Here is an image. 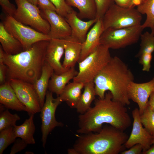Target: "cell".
<instances>
[{
	"label": "cell",
	"mask_w": 154,
	"mask_h": 154,
	"mask_svg": "<svg viewBox=\"0 0 154 154\" xmlns=\"http://www.w3.org/2000/svg\"><path fill=\"white\" fill-rule=\"evenodd\" d=\"M38 5L40 10H48L56 11L53 4L50 0H38Z\"/></svg>",
	"instance_id": "8d00e7d4"
},
{
	"label": "cell",
	"mask_w": 154,
	"mask_h": 154,
	"mask_svg": "<svg viewBox=\"0 0 154 154\" xmlns=\"http://www.w3.org/2000/svg\"><path fill=\"white\" fill-rule=\"evenodd\" d=\"M141 25L119 29H106L101 36L100 43L109 49H114L124 48L136 43L143 30Z\"/></svg>",
	"instance_id": "52a82bcc"
},
{
	"label": "cell",
	"mask_w": 154,
	"mask_h": 154,
	"mask_svg": "<svg viewBox=\"0 0 154 154\" xmlns=\"http://www.w3.org/2000/svg\"><path fill=\"white\" fill-rule=\"evenodd\" d=\"M77 135L68 154H118L125 150L129 136L124 131L110 125L93 132Z\"/></svg>",
	"instance_id": "3957f363"
},
{
	"label": "cell",
	"mask_w": 154,
	"mask_h": 154,
	"mask_svg": "<svg viewBox=\"0 0 154 154\" xmlns=\"http://www.w3.org/2000/svg\"><path fill=\"white\" fill-rule=\"evenodd\" d=\"M97 9V18L102 19L110 7L114 3V0H94Z\"/></svg>",
	"instance_id": "1f68e13d"
},
{
	"label": "cell",
	"mask_w": 154,
	"mask_h": 154,
	"mask_svg": "<svg viewBox=\"0 0 154 154\" xmlns=\"http://www.w3.org/2000/svg\"><path fill=\"white\" fill-rule=\"evenodd\" d=\"M154 91V77L149 81L143 83L131 82L127 88L130 100L137 103L140 115L147 106L149 97Z\"/></svg>",
	"instance_id": "4fadbf2b"
},
{
	"label": "cell",
	"mask_w": 154,
	"mask_h": 154,
	"mask_svg": "<svg viewBox=\"0 0 154 154\" xmlns=\"http://www.w3.org/2000/svg\"><path fill=\"white\" fill-rule=\"evenodd\" d=\"M140 119L144 127L152 136H154V111L147 106L140 115Z\"/></svg>",
	"instance_id": "4dcf8cb0"
},
{
	"label": "cell",
	"mask_w": 154,
	"mask_h": 154,
	"mask_svg": "<svg viewBox=\"0 0 154 154\" xmlns=\"http://www.w3.org/2000/svg\"><path fill=\"white\" fill-rule=\"evenodd\" d=\"M0 4L2 9L7 15L13 17L16 8L9 0H0Z\"/></svg>",
	"instance_id": "d590c367"
},
{
	"label": "cell",
	"mask_w": 154,
	"mask_h": 154,
	"mask_svg": "<svg viewBox=\"0 0 154 154\" xmlns=\"http://www.w3.org/2000/svg\"><path fill=\"white\" fill-rule=\"evenodd\" d=\"M17 8L13 17L17 21L36 29L38 31L48 35L50 28L48 21L42 17L38 6L27 0H15Z\"/></svg>",
	"instance_id": "ba28073f"
},
{
	"label": "cell",
	"mask_w": 154,
	"mask_h": 154,
	"mask_svg": "<svg viewBox=\"0 0 154 154\" xmlns=\"http://www.w3.org/2000/svg\"><path fill=\"white\" fill-rule=\"evenodd\" d=\"M132 0H114L117 5L123 7H130Z\"/></svg>",
	"instance_id": "ab89813d"
},
{
	"label": "cell",
	"mask_w": 154,
	"mask_h": 154,
	"mask_svg": "<svg viewBox=\"0 0 154 154\" xmlns=\"http://www.w3.org/2000/svg\"><path fill=\"white\" fill-rule=\"evenodd\" d=\"M70 7L77 8L79 11L78 17L81 19L89 20L97 18V9L94 0H66Z\"/></svg>",
	"instance_id": "cb8c5ba5"
},
{
	"label": "cell",
	"mask_w": 154,
	"mask_h": 154,
	"mask_svg": "<svg viewBox=\"0 0 154 154\" xmlns=\"http://www.w3.org/2000/svg\"><path fill=\"white\" fill-rule=\"evenodd\" d=\"M64 39H52L49 41L46 50L45 61L57 74L68 70L64 68L60 62L64 52Z\"/></svg>",
	"instance_id": "9a60e30c"
},
{
	"label": "cell",
	"mask_w": 154,
	"mask_h": 154,
	"mask_svg": "<svg viewBox=\"0 0 154 154\" xmlns=\"http://www.w3.org/2000/svg\"><path fill=\"white\" fill-rule=\"evenodd\" d=\"M9 81L19 99L26 108L29 116L40 112L41 108L33 84L16 79Z\"/></svg>",
	"instance_id": "8fae6325"
},
{
	"label": "cell",
	"mask_w": 154,
	"mask_h": 154,
	"mask_svg": "<svg viewBox=\"0 0 154 154\" xmlns=\"http://www.w3.org/2000/svg\"><path fill=\"white\" fill-rule=\"evenodd\" d=\"M13 127H10L0 131V154H3L7 147L16 139Z\"/></svg>",
	"instance_id": "f1b7e54d"
},
{
	"label": "cell",
	"mask_w": 154,
	"mask_h": 154,
	"mask_svg": "<svg viewBox=\"0 0 154 154\" xmlns=\"http://www.w3.org/2000/svg\"><path fill=\"white\" fill-rule=\"evenodd\" d=\"M2 23L6 30L21 42L24 51L37 42L52 39L48 35L22 23L12 16L7 15Z\"/></svg>",
	"instance_id": "9c48e42d"
},
{
	"label": "cell",
	"mask_w": 154,
	"mask_h": 154,
	"mask_svg": "<svg viewBox=\"0 0 154 154\" xmlns=\"http://www.w3.org/2000/svg\"><path fill=\"white\" fill-rule=\"evenodd\" d=\"M28 144L20 138L16 139L11 147L10 154H15L24 149Z\"/></svg>",
	"instance_id": "e575fe53"
},
{
	"label": "cell",
	"mask_w": 154,
	"mask_h": 154,
	"mask_svg": "<svg viewBox=\"0 0 154 154\" xmlns=\"http://www.w3.org/2000/svg\"><path fill=\"white\" fill-rule=\"evenodd\" d=\"M140 38V48L136 57L139 58L144 54H152L154 52V35L146 32L141 34Z\"/></svg>",
	"instance_id": "83f0119b"
},
{
	"label": "cell",
	"mask_w": 154,
	"mask_h": 154,
	"mask_svg": "<svg viewBox=\"0 0 154 154\" xmlns=\"http://www.w3.org/2000/svg\"><path fill=\"white\" fill-rule=\"evenodd\" d=\"M7 67L4 64H0V84L1 85L5 83L6 74H7Z\"/></svg>",
	"instance_id": "f35d334b"
},
{
	"label": "cell",
	"mask_w": 154,
	"mask_h": 154,
	"mask_svg": "<svg viewBox=\"0 0 154 154\" xmlns=\"http://www.w3.org/2000/svg\"><path fill=\"white\" fill-rule=\"evenodd\" d=\"M0 113V131L10 127H14L16 122L21 119L17 114H11L8 109Z\"/></svg>",
	"instance_id": "f546056e"
},
{
	"label": "cell",
	"mask_w": 154,
	"mask_h": 154,
	"mask_svg": "<svg viewBox=\"0 0 154 154\" xmlns=\"http://www.w3.org/2000/svg\"><path fill=\"white\" fill-rule=\"evenodd\" d=\"M104 30L119 29L141 25L142 14L134 7H123L115 3L102 18Z\"/></svg>",
	"instance_id": "8992f818"
},
{
	"label": "cell",
	"mask_w": 154,
	"mask_h": 154,
	"mask_svg": "<svg viewBox=\"0 0 154 154\" xmlns=\"http://www.w3.org/2000/svg\"><path fill=\"white\" fill-rule=\"evenodd\" d=\"M54 72L52 68L45 61L40 77L33 84L41 108L44 103L49 81Z\"/></svg>",
	"instance_id": "44dd1931"
},
{
	"label": "cell",
	"mask_w": 154,
	"mask_h": 154,
	"mask_svg": "<svg viewBox=\"0 0 154 154\" xmlns=\"http://www.w3.org/2000/svg\"><path fill=\"white\" fill-rule=\"evenodd\" d=\"M53 93L47 90L45 100L40 112L41 120V141L42 146L45 148L47 137L50 132L56 127H62L63 123L57 121L55 117V113L58 106L61 101L59 96L54 98Z\"/></svg>",
	"instance_id": "30bf717a"
},
{
	"label": "cell",
	"mask_w": 154,
	"mask_h": 154,
	"mask_svg": "<svg viewBox=\"0 0 154 154\" xmlns=\"http://www.w3.org/2000/svg\"><path fill=\"white\" fill-rule=\"evenodd\" d=\"M134 80L133 74L127 65L118 57H112L94 79L96 96L103 98L106 92L109 91L113 100L128 105L130 102L127 87Z\"/></svg>",
	"instance_id": "7a4b0ae2"
},
{
	"label": "cell",
	"mask_w": 154,
	"mask_h": 154,
	"mask_svg": "<svg viewBox=\"0 0 154 154\" xmlns=\"http://www.w3.org/2000/svg\"><path fill=\"white\" fill-rule=\"evenodd\" d=\"M64 39V57L62 64L64 68L69 69L78 62L82 43L71 36Z\"/></svg>",
	"instance_id": "ac0fdd59"
},
{
	"label": "cell",
	"mask_w": 154,
	"mask_h": 154,
	"mask_svg": "<svg viewBox=\"0 0 154 154\" xmlns=\"http://www.w3.org/2000/svg\"><path fill=\"white\" fill-rule=\"evenodd\" d=\"M137 7L141 14L146 15L145 20L141 25L143 29L150 28L151 33L154 35V0H148Z\"/></svg>",
	"instance_id": "4316f807"
},
{
	"label": "cell",
	"mask_w": 154,
	"mask_h": 154,
	"mask_svg": "<svg viewBox=\"0 0 154 154\" xmlns=\"http://www.w3.org/2000/svg\"><path fill=\"white\" fill-rule=\"evenodd\" d=\"M150 148L147 150L143 152L142 154H154V144H152Z\"/></svg>",
	"instance_id": "ee69618b"
},
{
	"label": "cell",
	"mask_w": 154,
	"mask_h": 154,
	"mask_svg": "<svg viewBox=\"0 0 154 154\" xmlns=\"http://www.w3.org/2000/svg\"><path fill=\"white\" fill-rule=\"evenodd\" d=\"M104 31L102 19H98L96 22L87 33L85 40L82 43L80 58L81 61L100 44L101 36Z\"/></svg>",
	"instance_id": "e0dca14e"
},
{
	"label": "cell",
	"mask_w": 154,
	"mask_h": 154,
	"mask_svg": "<svg viewBox=\"0 0 154 154\" xmlns=\"http://www.w3.org/2000/svg\"><path fill=\"white\" fill-rule=\"evenodd\" d=\"M65 19L71 29V36L82 43L85 40L89 29L98 19L96 18L86 21H83L78 17L77 13L73 9Z\"/></svg>",
	"instance_id": "2e32d148"
},
{
	"label": "cell",
	"mask_w": 154,
	"mask_h": 154,
	"mask_svg": "<svg viewBox=\"0 0 154 154\" xmlns=\"http://www.w3.org/2000/svg\"><path fill=\"white\" fill-rule=\"evenodd\" d=\"M49 23L50 28L48 35L51 39H64L71 35V28L65 18L56 11L40 10Z\"/></svg>",
	"instance_id": "5bb4252c"
},
{
	"label": "cell",
	"mask_w": 154,
	"mask_h": 154,
	"mask_svg": "<svg viewBox=\"0 0 154 154\" xmlns=\"http://www.w3.org/2000/svg\"><path fill=\"white\" fill-rule=\"evenodd\" d=\"M132 115L133 119L132 129L125 146L126 148L129 149L136 144H139L142 146L143 152L149 149L152 145V136L141 123L138 108H135L132 111Z\"/></svg>",
	"instance_id": "7c38bea8"
},
{
	"label": "cell",
	"mask_w": 154,
	"mask_h": 154,
	"mask_svg": "<svg viewBox=\"0 0 154 154\" xmlns=\"http://www.w3.org/2000/svg\"><path fill=\"white\" fill-rule=\"evenodd\" d=\"M0 42L7 54H15L24 51L21 42L6 30L2 22L0 23Z\"/></svg>",
	"instance_id": "603a6c76"
},
{
	"label": "cell",
	"mask_w": 154,
	"mask_h": 154,
	"mask_svg": "<svg viewBox=\"0 0 154 154\" xmlns=\"http://www.w3.org/2000/svg\"><path fill=\"white\" fill-rule=\"evenodd\" d=\"M78 72L74 67L59 74L54 72L50 80L48 88L50 91L59 96L62 93L67 84L76 76Z\"/></svg>",
	"instance_id": "ffe728a7"
},
{
	"label": "cell",
	"mask_w": 154,
	"mask_h": 154,
	"mask_svg": "<svg viewBox=\"0 0 154 154\" xmlns=\"http://www.w3.org/2000/svg\"><path fill=\"white\" fill-rule=\"evenodd\" d=\"M34 117V114H31L22 124L18 126L15 125L13 127L16 137L21 138L28 144H34L35 143L34 137L36 129Z\"/></svg>",
	"instance_id": "d4e9b609"
},
{
	"label": "cell",
	"mask_w": 154,
	"mask_h": 154,
	"mask_svg": "<svg viewBox=\"0 0 154 154\" xmlns=\"http://www.w3.org/2000/svg\"><path fill=\"white\" fill-rule=\"evenodd\" d=\"M0 103L6 108L27 112L26 108L19 99L9 81L0 85Z\"/></svg>",
	"instance_id": "d6986e66"
},
{
	"label": "cell",
	"mask_w": 154,
	"mask_h": 154,
	"mask_svg": "<svg viewBox=\"0 0 154 154\" xmlns=\"http://www.w3.org/2000/svg\"><path fill=\"white\" fill-rule=\"evenodd\" d=\"M5 52L0 45V64H4L5 60Z\"/></svg>",
	"instance_id": "7bdbcfd3"
},
{
	"label": "cell",
	"mask_w": 154,
	"mask_h": 154,
	"mask_svg": "<svg viewBox=\"0 0 154 154\" xmlns=\"http://www.w3.org/2000/svg\"><path fill=\"white\" fill-rule=\"evenodd\" d=\"M56 7V12L64 18L73 9L67 3L66 0H50Z\"/></svg>",
	"instance_id": "d6a6232c"
},
{
	"label": "cell",
	"mask_w": 154,
	"mask_h": 154,
	"mask_svg": "<svg viewBox=\"0 0 154 154\" xmlns=\"http://www.w3.org/2000/svg\"><path fill=\"white\" fill-rule=\"evenodd\" d=\"M49 41L37 42L29 49L15 54L5 52L4 64L7 67L9 79H18L33 84L41 75Z\"/></svg>",
	"instance_id": "277c9868"
},
{
	"label": "cell",
	"mask_w": 154,
	"mask_h": 154,
	"mask_svg": "<svg viewBox=\"0 0 154 154\" xmlns=\"http://www.w3.org/2000/svg\"><path fill=\"white\" fill-rule=\"evenodd\" d=\"M112 57L109 49L100 44L83 60L78 62L79 71L73 81L84 84L93 82Z\"/></svg>",
	"instance_id": "5b68a950"
},
{
	"label": "cell",
	"mask_w": 154,
	"mask_h": 154,
	"mask_svg": "<svg viewBox=\"0 0 154 154\" xmlns=\"http://www.w3.org/2000/svg\"><path fill=\"white\" fill-rule=\"evenodd\" d=\"M30 3H32L36 6H38V0H27Z\"/></svg>",
	"instance_id": "f6af8a7d"
},
{
	"label": "cell",
	"mask_w": 154,
	"mask_h": 154,
	"mask_svg": "<svg viewBox=\"0 0 154 154\" xmlns=\"http://www.w3.org/2000/svg\"><path fill=\"white\" fill-rule=\"evenodd\" d=\"M147 106L154 111V91L151 93L149 97Z\"/></svg>",
	"instance_id": "60d3db41"
},
{
	"label": "cell",
	"mask_w": 154,
	"mask_h": 154,
	"mask_svg": "<svg viewBox=\"0 0 154 154\" xmlns=\"http://www.w3.org/2000/svg\"><path fill=\"white\" fill-rule=\"evenodd\" d=\"M152 54H144L139 57V63L142 66V70L143 71L149 72L151 68Z\"/></svg>",
	"instance_id": "836d02e7"
},
{
	"label": "cell",
	"mask_w": 154,
	"mask_h": 154,
	"mask_svg": "<svg viewBox=\"0 0 154 154\" xmlns=\"http://www.w3.org/2000/svg\"><path fill=\"white\" fill-rule=\"evenodd\" d=\"M78 133L99 132L104 124H108L124 131L131 125V117L125 106L112 100L111 92H106L103 98L95 100L94 106L78 117Z\"/></svg>",
	"instance_id": "6da1fadb"
},
{
	"label": "cell",
	"mask_w": 154,
	"mask_h": 154,
	"mask_svg": "<svg viewBox=\"0 0 154 154\" xmlns=\"http://www.w3.org/2000/svg\"><path fill=\"white\" fill-rule=\"evenodd\" d=\"M151 143L152 145L154 144V136L152 137Z\"/></svg>",
	"instance_id": "7dc6e473"
},
{
	"label": "cell",
	"mask_w": 154,
	"mask_h": 154,
	"mask_svg": "<svg viewBox=\"0 0 154 154\" xmlns=\"http://www.w3.org/2000/svg\"><path fill=\"white\" fill-rule=\"evenodd\" d=\"M25 154H33V153L31 151H27L25 153Z\"/></svg>",
	"instance_id": "bcb514c9"
},
{
	"label": "cell",
	"mask_w": 154,
	"mask_h": 154,
	"mask_svg": "<svg viewBox=\"0 0 154 154\" xmlns=\"http://www.w3.org/2000/svg\"><path fill=\"white\" fill-rule=\"evenodd\" d=\"M85 84L73 81L66 85L59 96L61 101L65 102L71 108H76Z\"/></svg>",
	"instance_id": "7402d4cb"
},
{
	"label": "cell",
	"mask_w": 154,
	"mask_h": 154,
	"mask_svg": "<svg viewBox=\"0 0 154 154\" xmlns=\"http://www.w3.org/2000/svg\"><path fill=\"white\" fill-rule=\"evenodd\" d=\"M84 88L76 108L77 112L80 114H84L91 108L96 96L94 82L85 84Z\"/></svg>",
	"instance_id": "484cf974"
},
{
	"label": "cell",
	"mask_w": 154,
	"mask_h": 154,
	"mask_svg": "<svg viewBox=\"0 0 154 154\" xmlns=\"http://www.w3.org/2000/svg\"><path fill=\"white\" fill-rule=\"evenodd\" d=\"M143 151L142 146L139 144H136L127 150H124L120 153L121 154H141Z\"/></svg>",
	"instance_id": "74e56055"
},
{
	"label": "cell",
	"mask_w": 154,
	"mask_h": 154,
	"mask_svg": "<svg viewBox=\"0 0 154 154\" xmlns=\"http://www.w3.org/2000/svg\"><path fill=\"white\" fill-rule=\"evenodd\" d=\"M148 0H132L130 7H135Z\"/></svg>",
	"instance_id": "b9f144b4"
}]
</instances>
